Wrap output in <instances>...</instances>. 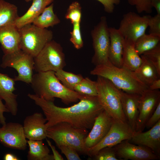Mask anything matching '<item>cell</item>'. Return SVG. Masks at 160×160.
<instances>
[{
	"instance_id": "6da1fadb",
	"label": "cell",
	"mask_w": 160,
	"mask_h": 160,
	"mask_svg": "<svg viewBox=\"0 0 160 160\" xmlns=\"http://www.w3.org/2000/svg\"><path fill=\"white\" fill-rule=\"evenodd\" d=\"M28 96L42 110L47 120V128L65 122L75 127L91 129L96 118L104 110L97 96H85L78 103L63 108L35 94H28Z\"/></svg>"
},
{
	"instance_id": "7a4b0ae2",
	"label": "cell",
	"mask_w": 160,
	"mask_h": 160,
	"mask_svg": "<svg viewBox=\"0 0 160 160\" xmlns=\"http://www.w3.org/2000/svg\"><path fill=\"white\" fill-rule=\"evenodd\" d=\"M31 84L38 96L53 102L55 98H59L67 105L76 102L85 96L65 87L52 71L37 72L33 75Z\"/></svg>"
},
{
	"instance_id": "3957f363",
	"label": "cell",
	"mask_w": 160,
	"mask_h": 160,
	"mask_svg": "<svg viewBox=\"0 0 160 160\" xmlns=\"http://www.w3.org/2000/svg\"><path fill=\"white\" fill-rule=\"evenodd\" d=\"M90 73L107 79L118 89L128 93L141 95L148 87L133 72L123 67H117L109 60L95 66Z\"/></svg>"
},
{
	"instance_id": "277c9868",
	"label": "cell",
	"mask_w": 160,
	"mask_h": 160,
	"mask_svg": "<svg viewBox=\"0 0 160 160\" xmlns=\"http://www.w3.org/2000/svg\"><path fill=\"white\" fill-rule=\"evenodd\" d=\"M87 129L75 127L69 123L61 122L47 129V137L53 140L57 147L62 145L71 147L78 152L88 155L85 145Z\"/></svg>"
},
{
	"instance_id": "5b68a950",
	"label": "cell",
	"mask_w": 160,
	"mask_h": 160,
	"mask_svg": "<svg viewBox=\"0 0 160 160\" xmlns=\"http://www.w3.org/2000/svg\"><path fill=\"white\" fill-rule=\"evenodd\" d=\"M96 82L97 97L104 110L115 121L127 122L122 107L121 90L100 76H97Z\"/></svg>"
},
{
	"instance_id": "8992f818",
	"label": "cell",
	"mask_w": 160,
	"mask_h": 160,
	"mask_svg": "<svg viewBox=\"0 0 160 160\" xmlns=\"http://www.w3.org/2000/svg\"><path fill=\"white\" fill-rule=\"evenodd\" d=\"M19 29L20 49L33 58L53 39V33L51 30L39 28L32 23Z\"/></svg>"
},
{
	"instance_id": "52a82bcc",
	"label": "cell",
	"mask_w": 160,
	"mask_h": 160,
	"mask_svg": "<svg viewBox=\"0 0 160 160\" xmlns=\"http://www.w3.org/2000/svg\"><path fill=\"white\" fill-rule=\"evenodd\" d=\"M34 59V70L37 72H55L66 65L65 54L61 45L54 40L47 43Z\"/></svg>"
},
{
	"instance_id": "ba28073f",
	"label": "cell",
	"mask_w": 160,
	"mask_h": 160,
	"mask_svg": "<svg viewBox=\"0 0 160 160\" xmlns=\"http://www.w3.org/2000/svg\"><path fill=\"white\" fill-rule=\"evenodd\" d=\"M34 64L33 57L20 49L4 54L1 66L4 68L7 67L14 68L18 73L17 76L14 78L15 81L29 84L33 75Z\"/></svg>"
},
{
	"instance_id": "9c48e42d",
	"label": "cell",
	"mask_w": 160,
	"mask_h": 160,
	"mask_svg": "<svg viewBox=\"0 0 160 160\" xmlns=\"http://www.w3.org/2000/svg\"><path fill=\"white\" fill-rule=\"evenodd\" d=\"M91 35L94 52L92 63L96 66L106 62L109 60L110 38L105 16L101 17L100 22L92 30Z\"/></svg>"
},
{
	"instance_id": "30bf717a",
	"label": "cell",
	"mask_w": 160,
	"mask_h": 160,
	"mask_svg": "<svg viewBox=\"0 0 160 160\" xmlns=\"http://www.w3.org/2000/svg\"><path fill=\"white\" fill-rule=\"evenodd\" d=\"M135 132L127 122L114 120L106 135L99 143L88 150L87 155L90 159L103 148L113 147L124 140H129Z\"/></svg>"
},
{
	"instance_id": "8fae6325",
	"label": "cell",
	"mask_w": 160,
	"mask_h": 160,
	"mask_svg": "<svg viewBox=\"0 0 160 160\" xmlns=\"http://www.w3.org/2000/svg\"><path fill=\"white\" fill-rule=\"evenodd\" d=\"M151 16H142L133 12L124 14L118 29L124 39L135 43L137 39L145 33Z\"/></svg>"
},
{
	"instance_id": "7c38bea8",
	"label": "cell",
	"mask_w": 160,
	"mask_h": 160,
	"mask_svg": "<svg viewBox=\"0 0 160 160\" xmlns=\"http://www.w3.org/2000/svg\"><path fill=\"white\" fill-rule=\"evenodd\" d=\"M160 103V91L148 89L141 95L138 105V114L135 132H143L146 123Z\"/></svg>"
},
{
	"instance_id": "4fadbf2b",
	"label": "cell",
	"mask_w": 160,
	"mask_h": 160,
	"mask_svg": "<svg viewBox=\"0 0 160 160\" xmlns=\"http://www.w3.org/2000/svg\"><path fill=\"white\" fill-rule=\"evenodd\" d=\"M23 125L10 122L0 127V143L5 146L16 150H25L27 145Z\"/></svg>"
},
{
	"instance_id": "5bb4252c",
	"label": "cell",
	"mask_w": 160,
	"mask_h": 160,
	"mask_svg": "<svg viewBox=\"0 0 160 160\" xmlns=\"http://www.w3.org/2000/svg\"><path fill=\"white\" fill-rule=\"evenodd\" d=\"M120 160H157L160 159L148 148L124 140L113 147Z\"/></svg>"
},
{
	"instance_id": "9a60e30c",
	"label": "cell",
	"mask_w": 160,
	"mask_h": 160,
	"mask_svg": "<svg viewBox=\"0 0 160 160\" xmlns=\"http://www.w3.org/2000/svg\"><path fill=\"white\" fill-rule=\"evenodd\" d=\"M114 120L105 110L96 118L90 132L85 140V145L88 150L99 143L110 130Z\"/></svg>"
},
{
	"instance_id": "2e32d148",
	"label": "cell",
	"mask_w": 160,
	"mask_h": 160,
	"mask_svg": "<svg viewBox=\"0 0 160 160\" xmlns=\"http://www.w3.org/2000/svg\"><path fill=\"white\" fill-rule=\"evenodd\" d=\"M129 141L148 148L160 158V120L147 131L135 132Z\"/></svg>"
},
{
	"instance_id": "e0dca14e",
	"label": "cell",
	"mask_w": 160,
	"mask_h": 160,
	"mask_svg": "<svg viewBox=\"0 0 160 160\" xmlns=\"http://www.w3.org/2000/svg\"><path fill=\"white\" fill-rule=\"evenodd\" d=\"M47 120L41 113L27 116L23 125L26 138L28 140H43L47 137Z\"/></svg>"
},
{
	"instance_id": "ac0fdd59",
	"label": "cell",
	"mask_w": 160,
	"mask_h": 160,
	"mask_svg": "<svg viewBox=\"0 0 160 160\" xmlns=\"http://www.w3.org/2000/svg\"><path fill=\"white\" fill-rule=\"evenodd\" d=\"M19 29L14 24L0 28V43L4 54L12 53L20 50Z\"/></svg>"
},
{
	"instance_id": "d6986e66",
	"label": "cell",
	"mask_w": 160,
	"mask_h": 160,
	"mask_svg": "<svg viewBox=\"0 0 160 160\" xmlns=\"http://www.w3.org/2000/svg\"><path fill=\"white\" fill-rule=\"evenodd\" d=\"M15 81L14 78L0 73V98L4 100L9 112L14 116L18 111L17 95L14 93Z\"/></svg>"
},
{
	"instance_id": "ffe728a7",
	"label": "cell",
	"mask_w": 160,
	"mask_h": 160,
	"mask_svg": "<svg viewBox=\"0 0 160 160\" xmlns=\"http://www.w3.org/2000/svg\"><path fill=\"white\" fill-rule=\"evenodd\" d=\"M121 95L122 110L127 122L135 132L140 95L121 90Z\"/></svg>"
},
{
	"instance_id": "44dd1931",
	"label": "cell",
	"mask_w": 160,
	"mask_h": 160,
	"mask_svg": "<svg viewBox=\"0 0 160 160\" xmlns=\"http://www.w3.org/2000/svg\"><path fill=\"white\" fill-rule=\"evenodd\" d=\"M110 44L108 59L114 65L122 67V58L124 38L118 29L109 27Z\"/></svg>"
},
{
	"instance_id": "7402d4cb",
	"label": "cell",
	"mask_w": 160,
	"mask_h": 160,
	"mask_svg": "<svg viewBox=\"0 0 160 160\" xmlns=\"http://www.w3.org/2000/svg\"><path fill=\"white\" fill-rule=\"evenodd\" d=\"M55 0H32L31 5L23 15L19 17L15 24L18 28L32 23L33 20L43 11L47 6Z\"/></svg>"
},
{
	"instance_id": "603a6c76",
	"label": "cell",
	"mask_w": 160,
	"mask_h": 160,
	"mask_svg": "<svg viewBox=\"0 0 160 160\" xmlns=\"http://www.w3.org/2000/svg\"><path fill=\"white\" fill-rule=\"evenodd\" d=\"M135 43L124 39L122 58V67L133 72L140 65L142 59L136 51Z\"/></svg>"
},
{
	"instance_id": "cb8c5ba5",
	"label": "cell",
	"mask_w": 160,
	"mask_h": 160,
	"mask_svg": "<svg viewBox=\"0 0 160 160\" xmlns=\"http://www.w3.org/2000/svg\"><path fill=\"white\" fill-rule=\"evenodd\" d=\"M140 56L142 63L133 72L140 80L148 87L154 81L160 78V74L155 66L143 55Z\"/></svg>"
},
{
	"instance_id": "d4e9b609",
	"label": "cell",
	"mask_w": 160,
	"mask_h": 160,
	"mask_svg": "<svg viewBox=\"0 0 160 160\" xmlns=\"http://www.w3.org/2000/svg\"><path fill=\"white\" fill-rule=\"evenodd\" d=\"M29 150L27 159L28 160H54L53 156L42 140H27Z\"/></svg>"
},
{
	"instance_id": "484cf974",
	"label": "cell",
	"mask_w": 160,
	"mask_h": 160,
	"mask_svg": "<svg viewBox=\"0 0 160 160\" xmlns=\"http://www.w3.org/2000/svg\"><path fill=\"white\" fill-rule=\"evenodd\" d=\"M54 4L47 7L33 21L32 24L42 28L53 27L59 23L60 20L53 10Z\"/></svg>"
},
{
	"instance_id": "4316f807",
	"label": "cell",
	"mask_w": 160,
	"mask_h": 160,
	"mask_svg": "<svg viewBox=\"0 0 160 160\" xmlns=\"http://www.w3.org/2000/svg\"><path fill=\"white\" fill-rule=\"evenodd\" d=\"M19 16L18 9L15 5L4 0H0V28L14 24Z\"/></svg>"
},
{
	"instance_id": "83f0119b",
	"label": "cell",
	"mask_w": 160,
	"mask_h": 160,
	"mask_svg": "<svg viewBox=\"0 0 160 160\" xmlns=\"http://www.w3.org/2000/svg\"><path fill=\"white\" fill-rule=\"evenodd\" d=\"M160 37L151 35L144 34L136 41L135 44V49L139 55L150 50L160 43Z\"/></svg>"
},
{
	"instance_id": "f1b7e54d",
	"label": "cell",
	"mask_w": 160,
	"mask_h": 160,
	"mask_svg": "<svg viewBox=\"0 0 160 160\" xmlns=\"http://www.w3.org/2000/svg\"><path fill=\"white\" fill-rule=\"evenodd\" d=\"M55 74L58 79L65 87L73 91L76 86L84 78L81 74H76L67 72L63 69L55 72Z\"/></svg>"
},
{
	"instance_id": "f546056e",
	"label": "cell",
	"mask_w": 160,
	"mask_h": 160,
	"mask_svg": "<svg viewBox=\"0 0 160 160\" xmlns=\"http://www.w3.org/2000/svg\"><path fill=\"white\" fill-rule=\"evenodd\" d=\"M74 91L84 96H97V90L96 81L88 77L84 78L75 87Z\"/></svg>"
},
{
	"instance_id": "4dcf8cb0",
	"label": "cell",
	"mask_w": 160,
	"mask_h": 160,
	"mask_svg": "<svg viewBox=\"0 0 160 160\" xmlns=\"http://www.w3.org/2000/svg\"><path fill=\"white\" fill-rule=\"evenodd\" d=\"M81 7L77 1L72 2L69 6L65 15L66 19L70 20L73 24L81 23Z\"/></svg>"
},
{
	"instance_id": "1f68e13d",
	"label": "cell",
	"mask_w": 160,
	"mask_h": 160,
	"mask_svg": "<svg viewBox=\"0 0 160 160\" xmlns=\"http://www.w3.org/2000/svg\"><path fill=\"white\" fill-rule=\"evenodd\" d=\"M142 55L155 66L158 73L160 74V44Z\"/></svg>"
},
{
	"instance_id": "d6a6232c",
	"label": "cell",
	"mask_w": 160,
	"mask_h": 160,
	"mask_svg": "<svg viewBox=\"0 0 160 160\" xmlns=\"http://www.w3.org/2000/svg\"><path fill=\"white\" fill-rule=\"evenodd\" d=\"M80 23L73 24L72 30L70 32V41L74 47L78 49L81 48L84 45L81 31Z\"/></svg>"
},
{
	"instance_id": "836d02e7",
	"label": "cell",
	"mask_w": 160,
	"mask_h": 160,
	"mask_svg": "<svg viewBox=\"0 0 160 160\" xmlns=\"http://www.w3.org/2000/svg\"><path fill=\"white\" fill-rule=\"evenodd\" d=\"M90 159L94 160H120L116 156L113 147L101 149Z\"/></svg>"
},
{
	"instance_id": "e575fe53",
	"label": "cell",
	"mask_w": 160,
	"mask_h": 160,
	"mask_svg": "<svg viewBox=\"0 0 160 160\" xmlns=\"http://www.w3.org/2000/svg\"><path fill=\"white\" fill-rule=\"evenodd\" d=\"M152 0H127L131 5L135 6L137 12L139 13L145 12L151 13L152 11Z\"/></svg>"
},
{
	"instance_id": "d590c367",
	"label": "cell",
	"mask_w": 160,
	"mask_h": 160,
	"mask_svg": "<svg viewBox=\"0 0 160 160\" xmlns=\"http://www.w3.org/2000/svg\"><path fill=\"white\" fill-rule=\"evenodd\" d=\"M149 34L160 37V15L156 14L149 18L148 27Z\"/></svg>"
},
{
	"instance_id": "8d00e7d4",
	"label": "cell",
	"mask_w": 160,
	"mask_h": 160,
	"mask_svg": "<svg viewBox=\"0 0 160 160\" xmlns=\"http://www.w3.org/2000/svg\"><path fill=\"white\" fill-rule=\"evenodd\" d=\"M68 160H81L77 151L74 148L67 145H62L58 147Z\"/></svg>"
},
{
	"instance_id": "74e56055",
	"label": "cell",
	"mask_w": 160,
	"mask_h": 160,
	"mask_svg": "<svg viewBox=\"0 0 160 160\" xmlns=\"http://www.w3.org/2000/svg\"><path fill=\"white\" fill-rule=\"evenodd\" d=\"M160 120V103H159L153 113L147 120L145 128L149 129Z\"/></svg>"
},
{
	"instance_id": "f35d334b",
	"label": "cell",
	"mask_w": 160,
	"mask_h": 160,
	"mask_svg": "<svg viewBox=\"0 0 160 160\" xmlns=\"http://www.w3.org/2000/svg\"><path fill=\"white\" fill-rule=\"evenodd\" d=\"M100 2L103 6L105 12L108 13L113 12L115 5L119 4L120 0H97Z\"/></svg>"
},
{
	"instance_id": "ab89813d",
	"label": "cell",
	"mask_w": 160,
	"mask_h": 160,
	"mask_svg": "<svg viewBox=\"0 0 160 160\" xmlns=\"http://www.w3.org/2000/svg\"><path fill=\"white\" fill-rule=\"evenodd\" d=\"M2 100L0 98V123L3 125L6 123V119L4 115V113L9 112L5 105L3 103Z\"/></svg>"
},
{
	"instance_id": "60d3db41",
	"label": "cell",
	"mask_w": 160,
	"mask_h": 160,
	"mask_svg": "<svg viewBox=\"0 0 160 160\" xmlns=\"http://www.w3.org/2000/svg\"><path fill=\"white\" fill-rule=\"evenodd\" d=\"M47 142L48 145L51 148L52 153L54 160H63L64 159L62 156L56 150L54 146L53 145L50 141L47 139Z\"/></svg>"
},
{
	"instance_id": "b9f144b4",
	"label": "cell",
	"mask_w": 160,
	"mask_h": 160,
	"mask_svg": "<svg viewBox=\"0 0 160 160\" xmlns=\"http://www.w3.org/2000/svg\"><path fill=\"white\" fill-rule=\"evenodd\" d=\"M160 89V78L154 81L148 87V89L150 90H159Z\"/></svg>"
},
{
	"instance_id": "7bdbcfd3",
	"label": "cell",
	"mask_w": 160,
	"mask_h": 160,
	"mask_svg": "<svg viewBox=\"0 0 160 160\" xmlns=\"http://www.w3.org/2000/svg\"><path fill=\"white\" fill-rule=\"evenodd\" d=\"M151 5L155 9L157 14L160 15V0H152Z\"/></svg>"
},
{
	"instance_id": "ee69618b",
	"label": "cell",
	"mask_w": 160,
	"mask_h": 160,
	"mask_svg": "<svg viewBox=\"0 0 160 160\" xmlns=\"http://www.w3.org/2000/svg\"><path fill=\"white\" fill-rule=\"evenodd\" d=\"M4 160H19L20 159L14 154L8 153L4 155Z\"/></svg>"
},
{
	"instance_id": "f6af8a7d",
	"label": "cell",
	"mask_w": 160,
	"mask_h": 160,
	"mask_svg": "<svg viewBox=\"0 0 160 160\" xmlns=\"http://www.w3.org/2000/svg\"><path fill=\"white\" fill-rule=\"evenodd\" d=\"M24 0L26 2H29L32 1V0Z\"/></svg>"
}]
</instances>
